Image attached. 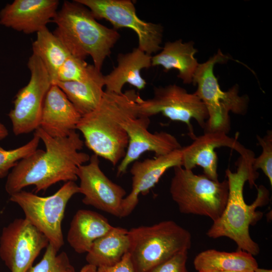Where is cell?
I'll return each mask as SVG.
<instances>
[{
    "label": "cell",
    "instance_id": "1",
    "mask_svg": "<svg viewBox=\"0 0 272 272\" xmlns=\"http://www.w3.org/2000/svg\"><path fill=\"white\" fill-rule=\"evenodd\" d=\"M35 132L45 150L37 149L11 169L5 184L10 195L30 185L35 186L37 193L60 181H75L79 167L90 160L88 154L80 151L84 142L76 130L64 138L51 137L40 127Z\"/></svg>",
    "mask_w": 272,
    "mask_h": 272
},
{
    "label": "cell",
    "instance_id": "2",
    "mask_svg": "<svg viewBox=\"0 0 272 272\" xmlns=\"http://www.w3.org/2000/svg\"><path fill=\"white\" fill-rule=\"evenodd\" d=\"M254 158V155L240 156L236 163V171L226 170L229 186L227 203L220 217L213 222L207 232L211 238L231 239L236 243L238 250L253 256L259 253L260 248L251 238L249 227L262 216L256 209L267 203L269 200L268 190L263 185L256 186L258 173L252 167Z\"/></svg>",
    "mask_w": 272,
    "mask_h": 272
},
{
    "label": "cell",
    "instance_id": "3",
    "mask_svg": "<svg viewBox=\"0 0 272 272\" xmlns=\"http://www.w3.org/2000/svg\"><path fill=\"white\" fill-rule=\"evenodd\" d=\"M140 96L134 89L120 94L104 91L98 106L82 116L77 126L88 148L113 166L125 155L128 137L123 125L139 116Z\"/></svg>",
    "mask_w": 272,
    "mask_h": 272
},
{
    "label": "cell",
    "instance_id": "4",
    "mask_svg": "<svg viewBox=\"0 0 272 272\" xmlns=\"http://www.w3.org/2000/svg\"><path fill=\"white\" fill-rule=\"evenodd\" d=\"M52 22L56 25L52 33L71 55L83 59L90 56L99 71L120 37L116 29L98 23L90 10L76 0L64 1Z\"/></svg>",
    "mask_w": 272,
    "mask_h": 272
},
{
    "label": "cell",
    "instance_id": "5",
    "mask_svg": "<svg viewBox=\"0 0 272 272\" xmlns=\"http://www.w3.org/2000/svg\"><path fill=\"white\" fill-rule=\"evenodd\" d=\"M130 258L137 272H150L178 253L188 251L191 236L186 229L172 220L128 230Z\"/></svg>",
    "mask_w": 272,
    "mask_h": 272
},
{
    "label": "cell",
    "instance_id": "6",
    "mask_svg": "<svg viewBox=\"0 0 272 272\" xmlns=\"http://www.w3.org/2000/svg\"><path fill=\"white\" fill-rule=\"evenodd\" d=\"M229 57L220 50L206 62L199 63L192 84L197 86L194 93L206 107L208 118L205 132L221 131L227 134L231 128L229 113L245 114L248 104L246 95L240 96L239 87L235 85L228 91H223L214 72L218 63L226 62Z\"/></svg>",
    "mask_w": 272,
    "mask_h": 272
},
{
    "label": "cell",
    "instance_id": "7",
    "mask_svg": "<svg viewBox=\"0 0 272 272\" xmlns=\"http://www.w3.org/2000/svg\"><path fill=\"white\" fill-rule=\"evenodd\" d=\"M174 169L169 191L180 213L207 217L213 222L221 216L227 203V179L214 181L182 166Z\"/></svg>",
    "mask_w": 272,
    "mask_h": 272
},
{
    "label": "cell",
    "instance_id": "8",
    "mask_svg": "<svg viewBox=\"0 0 272 272\" xmlns=\"http://www.w3.org/2000/svg\"><path fill=\"white\" fill-rule=\"evenodd\" d=\"M79 193L75 181H68L49 196H40L22 190L10 195V200L22 209L25 218L41 231L58 252L64 245L61 225L66 205Z\"/></svg>",
    "mask_w": 272,
    "mask_h": 272
},
{
    "label": "cell",
    "instance_id": "9",
    "mask_svg": "<svg viewBox=\"0 0 272 272\" xmlns=\"http://www.w3.org/2000/svg\"><path fill=\"white\" fill-rule=\"evenodd\" d=\"M159 113L172 121L186 124L189 136L193 139L194 134L191 120L194 119L204 129L208 118L206 107L194 93H189L185 89L176 84L154 87L152 98L138 99L139 116L150 117Z\"/></svg>",
    "mask_w": 272,
    "mask_h": 272
},
{
    "label": "cell",
    "instance_id": "10",
    "mask_svg": "<svg viewBox=\"0 0 272 272\" xmlns=\"http://www.w3.org/2000/svg\"><path fill=\"white\" fill-rule=\"evenodd\" d=\"M88 8L95 19L109 21L115 29L127 28L137 35L138 48L152 55L161 50L163 28L160 24L142 20L130 0H76Z\"/></svg>",
    "mask_w": 272,
    "mask_h": 272
},
{
    "label": "cell",
    "instance_id": "11",
    "mask_svg": "<svg viewBox=\"0 0 272 272\" xmlns=\"http://www.w3.org/2000/svg\"><path fill=\"white\" fill-rule=\"evenodd\" d=\"M29 82L16 94L14 107L8 116L15 135L35 131L40 126L43 102L52 85L48 73L39 58L32 54L28 61Z\"/></svg>",
    "mask_w": 272,
    "mask_h": 272
},
{
    "label": "cell",
    "instance_id": "12",
    "mask_svg": "<svg viewBox=\"0 0 272 272\" xmlns=\"http://www.w3.org/2000/svg\"><path fill=\"white\" fill-rule=\"evenodd\" d=\"M47 238L25 218L4 227L0 236V257L11 272H27L43 249Z\"/></svg>",
    "mask_w": 272,
    "mask_h": 272
},
{
    "label": "cell",
    "instance_id": "13",
    "mask_svg": "<svg viewBox=\"0 0 272 272\" xmlns=\"http://www.w3.org/2000/svg\"><path fill=\"white\" fill-rule=\"evenodd\" d=\"M88 164L80 165L77 176L82 202L118 218H121L125 190L111 181L102 171L99 157L90 156Z\"/></svg>",
    "mask_w": 272,
    "mask_h": 272
},
{
    "label": "cell",
    "instance_id": "14",
    "mask_svg": "<svg viewBox=\"0 0 272 272\" xmlns=\"http://www.w3.org/2000/svg\"><path fill=\"white\" fill-rule=\"evenodd\" d=\"M150 123L149 117L140 116L129 119L123 125L128 142L125 155L117 167V176L124 174L128 166L138 160L143 153L151 152L159 156L182 148L176 137L170 133L150 132Z\"/></svg>",
    "mask_w": 272,
    "mask_h": 272
},
{
    "label": "cell",
    "instance_id": "15",
    "mask_svg": "<svg viewBox=\"0 0 272 272\" xmlns=\"http://www.w3.org/2000/svg\"><path fill=\"white\" fill-rule=\"evenodd\" d=\"M226 147L235 150L240 156H251L254 153L241 144L237 139L230 137L221 131L204 132L196 137L189 145L182 147L181 166L192 170L196 166L201 167L205 176L219 181L218 158L215 149Z\"/></svg>",
    "mask_w": 272,
    "mask_h": 272
},
{
    "label": "cell",
    "instance_id": "16",
    "mask_svg": "<svg viewBox=\"0 0 272 272\" xmlns=\"http://www.w3.org/2000/svg\"><path fill=\"white\" fill-rule=\"evenodd\" d=\"M181 166V149L166 155L132 163L130 169L131 188L123 201L121 218L129 215L139 202L140 194L146 195L169 169Z\"/></svg>",
    "mask_w": 272,
    "mask_h": 272
},
{
    "label": "cell",
    "instance_id": "17",
    "mask_svg": "<svg viewBox=\"0 0 272 272\" xmlns=\"http://www.w3.org/2000/svg\"><path fill=\"white\" fill-rule=\"evenodd\" d=\"M58 0H15L0 12V24L29 34L37 33L52 22Z\"/></svg>",
    "mask_w": 272,
    "mask_h": 272
},
{
    "label": "cell",
    "instance_id": "18",
    "mask_svg": "<svg viewBox=\"0 0 272 272\" xmlns=\"http://www.w3.org/2000/svg\"><path fill=\"white\" fill-rule=\"evenodd\" d=\"M82 117L64 92L52 85L43 102L39 127L53 138L67 137Z\"/></svg>",
    "mask_w": 272,
    "mask_h": 272
},
{
    "label": "cell",
    "instance_id": "19",
    "mask_svg": "<svg viewBox=\"0 0 272 272\" xmlns=\"http://www.w3.org/2000/svg\"><path fill=\"white\" fill-rule=\"evenodd\" d=\"M152 55L138 47L129 52L119 53L117 66L108 74L104 75L105 92L121 94L122 88L129 84L139 90L144 89L147 84L142 77L141 71L151 66Z\"/></svg>",
    "mask_w": 272,
    "mask_h": 272
},
{
    "label": "cell",
    "instance_id": "20",
    "mask_svg": "<svg viewBox=\"0 0 272 272\" xmlns=\"http://www.w3.org/2000/svg\"><path fill=\"white\" fill-rule=\"evenodd\" d=\"M113 227L103 215L91 210H79L71 221L67 241L77 253H87L93 243Z\"/></svg>",
    "mask_w": 272,
    "mask_h": 272
},
{
    "label": "cell",
    "instance_id": "21",
    "mask_svg": "<svg viewBox=\"0 0 272 272\" xmlns=\"http://www.w3.org/2000/svg\"><path fill=\"white\" fill-rule=\"evenodd\" d=\"M55 85L64 92L82 116L93 111L104 94V75L94 65H92L85 79L80 81H57Z\"/></svg>",
    "mask_w": 272,
    "mask_h": 272
},
{
    "label": "cell",
    "instance_id": "22",
    "mask_svg": "<svg viewBox=\"0 0 272 272\" xmlns=\"http://www.w3.org/2000/svg\"><path fill=\"white\" fill-rule=\"evenodd\" d=\"M161 51L152 56L151 66L160 65L165 71L174 69L178 71L177 77L184 84L192 83L199 63L194 57L197 50L194 42H183L180 39L165 43Z\"/></svg>",
    "mask_w": 272,
    "mask_h": 272
},
{
    "label": "cell",
    "instance_id": "23",
    "mask_svg": "<svg viewBox=\"0 0 272 272\" xmlns=\"http://www.w3.org/2000/svg\"><path fill=\"white\" fill-rule=\"evenodd\" d=\"M193 264L198 272H254L258 267L254 256L241 250L231 252L206 250L195 256Z\"/></svg>",
    "mask_w": 272,
    "mask_h": 272
},
{
    "label": "cell",
    "instance_id": "24",
    "mask_svg": "<svg viewBox=\"0 0 272 272\" xmlns=\"http://www.w3.org/2000/svg\"><path fill=\"white\" fill-rule=\"evenodd\" d=\"M130 245L128 230L113 226L93 243L87 253L86 259L88 264L97 268L112 266L128 252Z\"/></svg>",
    "mask_w": 272,
    "mask_h": 272
},
{
    "label": "cell",
    "instance_id": "25",
    "mask_svg": "<svg viewBox=\"0 0 272 272\" xmlns=\"http://www.w3.org/2000/svg\"><path fill=\"white\" fill-rule=\"evenodd\" d=\"M36 34V38L32 43L33 54L41 60L52 85L55 84L59 69L71 54L61 41L47 27Z\"/></svg>",
    "mask_w": 272,
    "mask_h": 272
},
{
    "label": "cell",
    "instance_id": "26",
    "mask_svg": "<svg viewBox=\"0 0 272 272\" xmlns=\"http://www.w3.org/2000/svg\"><path fill=\"white\" fill-rule=\"evenodd\" d=\"M45 249L40 261L30 267L27 272H75L66 252L58 254L50 244Z\"/></svg>",
    "mask_w": 272,
    "mask_h": 272
},
{
    "label": "cell",
    "instance_id": "27",
    "mask_svg": "<svg viewBox=\"0 0 272 272\" xmlns=\"http://www.w3.org/2000/svg\"><path fill=\"white\" fill-rule=\"evenodd\" d=\"M40 139L34 132L33 138L25 145L14 149L7 150L0 146V178L7 176L12 169L21 159L37 149Z\"/></svg>",
    "mask_w": 272,
    "mask_h": 272
},
{
    "label": "cell",
    "instance_id": "28",
    "mask_svg": "<svg viewBox=\"0 0 272 272\" xmlns=\"http://www.w3.org/2000/svg\"><path fill=\"white\" fill-rule=\"evenodd\" d=\"M91 66L85 59L71 55L59 69L57 82L82 81L88 75Z\"/></svg>",
    "mask_w": 272,
    "mask_h": 272
},
{
    "label": "cell",
    "instance_id": "29",
    "mask_svg": "<svg viewBox=\"0 0 272 272\" xmlns=\"http://www.w3.org/2000/svg\"><path fill=\"white\" fill-rule=\"evenodd\" d=\"M258 144L262 148V152L252 162V167L257 171V169L262 171L268 178L270 185H272V131L268 130L262 137L256 135Z\"/></svg>",
    "mask_w": 272,
    "mask_h": 272
},
{
    "label": "cell",
    "instance_id": "30",
    "mask_svg": "<svg viewBox=\"0 0 272 272\" xmlns=\"http://www.w3.org/2000/svg\"><path fill=\"white\" fill-rule=\"evenodd\" d=\"M188 251L173 255L154 268L150 272H188L186 267Z\"/></svg>",
    "mask_w": 272,
    "mask_h": 272
},
{
    "label": "cell",
    "instance_id": "31",
    "mask_svg": "<svg viewBox=\"0 0 272 272\" xmlns=\"http://www.w3.org/2000/svg\"><path fill=\"white\" fill-rule=\"evenodd\" d=\"M97 272H137L129 252H127L117 263L109 266L97 268Z\"/></svg>",
    "mask_w": 272,
    "mask_h": 272
},
{
    "label": "cell",
    "instance_id": "32",
    "mask_svg": "<svg viewBox=\"0 0 272 272\" xmlns=\"http://www.w3.org/2000/svg\"><path fill=\"white\" fill-rule=\"evenodd\" d=\"M8 130L4 124L0 122V141L8 135Z\"/></svg>",
    "mask_w": 272,
    "mask_h": 272
},
{
    "label": "cell",
    "instance_id": "33",
    "mask_svg": "<svg viewBox=\"0 0 272 272\" xmlns=\"http://www.w3.org/2000/svg\"><path fill=\"white\" fill-rule=\"evenodd\" d=\"M97 267L88 263L81 268L80 272H97Z\"/></svg>",
    "mask_w": 272,
    "mask_h": 272
},
{
    "label": "cell",
    "instance_id": "34",
    "mask_svg": "<svg viewBox=\"0 0 272 272\" xmlns=\"http://www.w3.org/2000/svg\"><path fill=\"white\" fill-rule=\"evenodd\" d=\"M254 272H272V270L270 269L259 268L258 267L254 270Z\"/></svg>",
    "mask_w": 272,
    "mask_h": 272
},
{
    "label": "cell",
    "instance_id": "35",
    "mask_svg": "<svg viewBox=\"0 0 272 272\" xmlns=\"http://www.w3.org/2000/svg\"><path fill=\"white\" fill-rule=\"evenodd\" d=\"M217 272H241V271H217Z\"/></svg>",
    "mask_w": 272,
    "mask_h": 272
}]
</instances>
